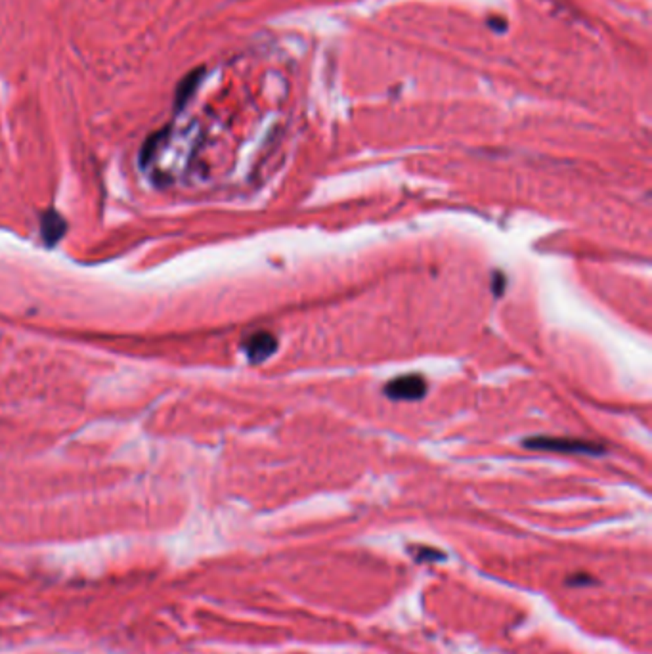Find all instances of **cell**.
Wrapping results in <instances>:
<instances>
[{
  "label": "cell",
  "instance_id": "8992f818",
  "mask_svg": "<svg viewBox=\"0 0 652 654\" xmlns=\"http://www.w3.org/2000/svg\"><path fill=\"white\" fill-rule=\"evenodd\" d=\"M438 559H446V555L440 553V551H430L429 547H421L419 549L417 561H438Z\"/></svg>",
  "mask_w": 652,
  "mask_h": 654
},
{
  "label": "cell",
  "instance_id": "3957f363",
  "mask_svg": "<svg viewBox=\"0 0 652 654\" xmlns=\"http://www.w3.org/2000/svg\"><path fill=\"white\" fill-rule=\"evenodd\" d=\"M243 350L247 354V358L255 364L268 360L277 350V339L272 333L259 331L253 333L247 341L243 342Z\"/></svg>",
  "mask_w": 652,
  "mask_h": 654
},
{
  "label": "cell",
  "instance_id": "7a4b0ae2",
  "mask_svg": "<svg viewBox=\"0 0 652 654\" xmlns=\"http://www.w3.org/2000/svg\"><path fill=\"white\" fill-rule=\"evenodd\" d=\"M384 395L393 400H419L427 395V381L421 375L396 377L384 385Z\"/></svg>",
  "mask_w": 652,
  "mask_h": 654
},
{
  "label": "cell",
  "instance_id": "277c9868",
  "mask_svg": "<svg viewBox=\"0 0 652 654\" xmlns=\"http://www.w3.org/2000/svg\"><path fill=\"white\" fill-rule=\"evenodd\" d=\"M67 230L65 218L56 211H46L40 220V232L45 237L46 245H56L63 237V233Z\"/></svg>",
  "mask_w": 652,
  "mask_h": 654
},
{
  "label": "cell",
  "instance_id": "5b68a950",
  "mask_svg": "<svg viewBox=\"0 0 652 654\" xmlns=\"http://www.w3.org/2000/svg\"><path fill=\"white\" fill-rule=\"evenodd\" d=\"M590 583H593L590 574H572L566 578V585H590Z\"/></svg>",
  "mask_w": 652,
  "mask_h": 654
},
{
  "label": "cell",
  "instance_id": "6da1fadb",
  "mask_svg": "<svg viewBox=\"0 0 652 654\" xmlns=\"http://www.w3.org/2000/svg\"><path fill=\"white\" fill-rule=\"evenodd\" d=\"M524 446L537 452H557V454H585V456H598L605 448L578 439H555V436H536L524 440Z\"/></svg>",
  "mask_w": 652,
  "mask_h": 654
}]
</instances>
